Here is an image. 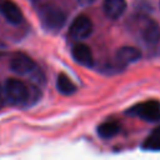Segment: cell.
I'll use <instances>...</instances> for the list:
<instances>
[{
    "mask_svg": "<svg viewBox=\"0 0 160 160\" xmlns=\"http://www.w3.org/2000/svg\"><path fill=\"white\" fill-rule=\"evenodd\" d=\"M39 19L44 29L58 32L66 21L65 12L54 5H44L39 9Z\"/></svg>",
    "mask_w": 160,
    "mask_h": 160,
    "instance_id": "6da1fadb",
    "label": "cell"
},
{
    "mask_svg": "<svg viewBox=\"0 0 160 160\" xmlns=\"http://www.w3.org/2000/svg\"><path fill=\"white\" fill-rule=\"evenodd\" d=\"M5 98L8 101L15 105L25 104L29 99V89L21 80L18 79H8L4 86Z\"/></svg>",
    "mask_w": 160,
    "mask_h": 160,
    "instance_id": "7a4b0ae2",
    "label": "cell"
},
{
    "mask_svg": "<svg viewBox=\"0 0 160 160\" xmlns=\"http://www.w3.org/2000/svg\"><path fill=\"white\" fill-rule=\"evenodd\" d=\"M128 114L138 116L146 121H158L160 119V102L156 100H149L136 104L128 110Z\"/></svg>",
    "mask_w": 160,
    "mask_h": 160,
    "instance_id": "3957f363",
    "label": "cell"
},
{
    "mask_svg": "<svg viewBox=\"0 0 160 160\" xmlns=\"http://www.w3.org/2000/svg\"><path fill=\"white\" fill-rule=\"evenodd\" d=\"M94 30L90 18L86 15H78L69 28V35L74 40H82L91 35Z\"/></svg>",
    "mask_w": 160,
    "mask_h": 160,
    "instance_id": "277c9868",
    "label": "cell"
},
{
    "mask_svg": "<svg viewBox=\"0 0 160 160\" xmlns=\"http://www.w3.org/2000/svg\"><path fill=\"white\" fill-rule=\"evenodd\" d=\"M10 69L19 75H28L31 72H35L36 64L31 58L22 52L15 54L10 60Z\"/></svg>",
    "mask_w": 160,
    "mask_h": 160,
    "instance_id": "5b68a950",
    "label": "cell"
},
{
    "mask_svg": "<svg viewBox=\"0 0 160 160\" xmlns=\"http://www.w3.org/2000/svg\"><path fill=\"white\" fill-rule=\"evenodd\" d=\"M140 35L144 44L148 46H155L160 40V26L151 19H145L140 28Z\"/></svg>",
    "mask_w": 160,
    "mask_h": 160,
    "instance_id": "8992f818",
    "label": "cell"
},
{
    "mask_svg": "<svg viewBox=\"0 0 160 160\" xmlns=\"http://www.w3.org/2000/svg\"><path fill=\"white\" fill-rule=\"evenodd\" d=\"M71 55L74 58V60L85 66V68H92L95 65V59H94V55L90 50V48L86 45V44H82V42H78L72 46V50H71Z\"/></svg>",
    "mask_w": 160,
    "mask_h": 160,
    "instance_id": "52a82bcc",
    "label": "cell"
},
{
    "mask_svg": "<svg viewBox=\"0 0 160 160\" xmlns=\"http://www.w3.org/2000/svg\"><path fill=\"white\" fill-rule=\"evenodd\" d=\"M0 12L12 25H18L24 20L20 8L11 0H0Z\"/></svg>",
    "mask_w": 160,
    "mask_h": 160,
    "instance_id": "ba28073f",
    "label": "cell"
},
{
    "mask_svg": "<svg viewBox=\"0 0 160 160\" xmlns=\"http://www.w3.org/2000/svg\"><path fill=\"white\" fill-rule=\"evenodd\" d=\"M104 14L110 20H118L126 10V0H104Z\"/></svg>",
    "mask_w": 160,
    "mask_h": 160,
    "instance_id": "9c48e42d",
    "label": "cell"
},
{
    "mask_svg": "<svg viewBox=\"0 0 160 160\" xmlns=\"http://www.w3.org/2000/svg\"><path fill=\"white\" fill-rule=\"evenodd\" d=\"M140 58H141L140 50L134 46H122L116 52V61L121 66L136 62L138 60H140Z\"/></svg>",
    "mask_w": 160,
    "mask_h": 160,
    "instance_id": "30bf717a",
    "label": "cell"
},
{
    "mask_svg": "<svg viewBox=\"0 0 160 160\" xmlns=\"http://www.w3.org/2000/svg\"><path fill=\"white\" fill-rule=\"evenodd\" d=\"M121 130V125L118 121H105L98 126V135L101 139H111Z\"/></svg>",
    "mask_w": 160,
    "mask_h": 160,
    "instance_id": "8fae6325",
    "label": "cell"
},
{
    "mask_svg": "<svg viewBox=\"0 0 160 160\" xmlns=\"http://www.w3.org/2000/svg\"><path fill=\"white\" fill-rule=\"evenodd\" d=\"M56 88L59 90L60 94L62 95H72L75 94L76 91V86L75 84L70 80V78L62 72H60L58 75V79H56Z\"/></svg>",
    "mask_w": 160,
    "mask_h": 160,
    "instance_id": "7c38bea8",
    "label": "cell"
},
{
    "mask_svg": "<svg viewBox=\"0 0 160 160\" xmlns=\"http://www.w3.org/2000/svg\"><path fill=\"white\" fill-rule=\"evenodd\" d=\"M142 148L146 150H160V126L155 128L145 139Z\"/></svg>",
    "mask_w": 160,
    "mask_h": 160,
    "instance_id": "4fadbf2b",
    "label": "cell"
},
{
    "mask_svg": "<svg viewBox=\"0 0 160 160\" xmlns=\"http://www.w3.org/2000/svg\"><path fill=\"white\" fill-rule=\"evenodd\" d=\"M78 1H79L80 5H82V6H88V5H91L95 0H78Z\"/></svg>",
    "mask_w": 160,
    "mask_h": 160,
    "instance_id": "5bb4252c",
    "label": "cell"
},
{
    "mask_svg": "<svg viewBox=\"0 0 160 160\" xmlns=\"http://www.w3.org/2000/svg\"><path fill=\"white\" fill-rule=\"evenodd\" d=\"M4 100H5V91H4V88L0 86V105L4 102Z\"/></svg>",
    "mask_w": 160,
    "mask_h": 160,
    "instance_id": "9a60e30c",
    "label": "cell"
},
{
    "mask_svg": "<svg viewBox=\"0 0 160 160\" xmlns=\"http://www.w3.org/2000/svg\"><path fill=\"white\" fill-rule=\"evenodd\" d=\"M159 6H160V1H159Z\"/></svg>",
    "mask_w": 160,
    "mask_h": 160,
    "instance_id": "2e32d148",
    "label": "cell"
}]
</instances>
